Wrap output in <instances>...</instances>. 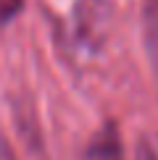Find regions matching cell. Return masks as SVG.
I'll return each mask as SVG.
<instances>
[{
	"instance_id": "1",
	"label": "cell",
	"mask_w": 158,
	"mask_h": 160,
	"mask_svg": "<svg viewBox=\"0 0 158 160\" xmlns=\"http://www.w3.org/2000/svg\"><path fill=\"white\" fill-rule=\"evenodd\" d=\"M82 160H127L116 123H105L97 134H92V139L82 152Z\"/></svg>"
},
{
	"instance_id": "2",
	"label": "cell",
	"mask_w": 158,
	"mask_h": 160,
	"mask_svg": "<svg viewBox=\"0 0 158 160\" xmlns=\"http://www.w3.org/2000/svg\"><path fill=\"white\" fill-rule=\"evenodd\" d=\"M142 26H145V45L148 52L153 58V63L158 66V0H145V11H142Z\"/></svg>"
},
{
	"instance_id": "3",
	"label": "cell",
	"mask_w": 158,
	"mask_h": 160,
	"mask_svg": "<svg viewBox=\"0 0 158 160\" xmlns=\"http://www.w3.org/2000/svg\"><path fill=\"white\" fill-rule=\"evenodd\" d=\"M134 160H158V134H142L137 139Z\"/></svg>"
},
{
	"instance_id": "4",
	"label": "cell",
	"mask_w": 158,
	"mask_h": 160,
	"mask_svg": "<svg viewBox=\"0 0 158 160\" xmlns=\"http://www.w3.org/2000/svg\"><path fill=\"white\" fill-rule=\"evenodd\" d=\"M21 8H24V0H0V26L11 24L21 13Z\"/></svg>"
},
{
	"instance_id": "5",
	"label": "cell",
	"mask_w": 158,
	"mask_h": 160,
	"mask_svg": "<svg viewBox=\"0 0 158 160\" xmlns=\"http://www.w3.org/2000/svg\"><path fill=\"white\" fill-rule=\"evenodd\" d=\"M0 160H16V155H13V147L8 144V139H5L3 131H0Z\"/></svg>"
}]
</instances>
